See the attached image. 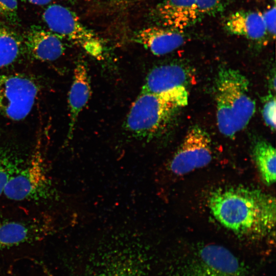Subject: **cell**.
I'll return each mask as SVG.
<instances>
[{"mask_svg":"<svg viewBox=\"0 0 276 276\" xmlns=\"http://www.w3.org/2000/svg\"><path fill=\"white\" fill-rule=\"evenodd\" d=\"M188 102L187 89L163 94L141 90L126 117L125 129L137 139L153 140L163 132Z\"/></svg>","mask_w":276,"mask_h":276,"instance_id":"obj_3","label":"cell"},{"mask_svg":"<svg viewBox=\"0 0 276 276\" xmlns=\"http://www.w3.org/2000/svg\"><path fill=\"white\" fill-rule=\"evenodd\" d=\"M39 137L27 164L9 179L3 194L15 201L46 200L54 195L53 185L44 163Z\"/></svg>","mask_w":276,"mask_h":276,"instance_id":"obj_4","label":"cell"},{"mask_svg":"<svg viewBox=\"0 0 276 276\" xmlns=\"http://www.w3.org/2000/svg\"><path fill=\"white\" fill-rule=\"evenodd\" d=\"M93 276H135L133 270L125 266H114Z\"/></svg>","mask_w":276,"mask_h":276,"instance_id":"obj_23","label":"cell"},{"mask_svg":"<svg viewBox=\"0 0 276 276\" xmlns=\"http://www.w3.org/2000/svg\"><path fill=\"white\" fill-rule=\"evenodd\" d=\"M53 229L48 219L0 222V250L40 241L51 235Z\"/></svg>","mask_w":276,"mask_h":276,"instance_id":"obj_9","label":"cell"},{"mask_svg":"<svg viewBox=\"0 0 276 276\" xmlns=\"http://www.w3.org/2000/svg\"><path fill=\"white\" fill-rule=\"evenodd\" d=\"M0 16L11 25H18L19 19L17 1L0 0Z\"/></svg>","mask_w":276,"mask_h":276,"instance_id":"obj_20","label":"cell"},{"mask_svg":"<svg viewBox=\"0 0 276 276\" xmlns=\"http://www.w3.org/2000/svg\"><path fill=\"white\" fill-rule=\"evenodd\" d=\"M154 25L185 30L199 21L196 0H163L151 11Z\"/></svg>","mask_w":276,"mask_h":276,"instance_id":"obj_10","label":"cell"},{"mask_svg":"<svg viewBox=\"0 0 276 276\" xmlns=\"http://www.w3.org/2000/svg\"><path fill=\"white\" fill-rule=\"evenodd\" d=\"M62 38L50 30L33 26L24 40V47L31 57L41 61L56 60L64 53Z\"/></svg>","mask_w":276,"mask_h":276,"instance_id":"obj_13","label":"cell"},{"mask_svg":"<svg viewBox=\"0 0 276 276\" xmlns=\"http://www.w3.org/2000/svg\"><path fill=\"white\" fill-rule=\"evenodd\" d=\"M231 0H196L199 21L205 17H215L223 12Z\"/></svg>","mask_w":276,"mask_h":276,"instance_id":"obj_19","label":"cell"},{"mask_svg":"<svg viewBox=\"0 0 276 276\" xmlns=\"http://www.w3.org/2000/svg\"><path fill=\"white\" fill-rule=\"evenodd\" d=\"M262 116L266 125L272 131L275 128V98L270 95L266 100L262 109Z\"/></svg>","mask_w":276,"mask_h":276,"instance_id":"obj_21","label":"cell"},{"mask_svg":"<svg viewBox=\"0 0 276 276\" xmlns=\"http://www.w3.org/2000/svg\"><path fill=\"white\" fill-rule=\"evenodd\" d=\"M24 48L23 39L18 34L0 21V68L15 62Z\"/></svg>","mask_w":276,"mask_h":276,"instance_id":"obj_16","label":"cell"},{"mask_svg":"<svg viewBox=\"0 0 276 276\" xmlns=\"http://www.w3.org/2000/svg\"><path fill=\"white\" fill-rule=\"evenodd\" d=\"M249 82L239 71L222 68L216 81V120L219 131L234 137L249 123L256 110Z\"/></svg>","mask_w":276,"mask_h":276,"instance_id":"obj_2","label":"cell"},{"mask_svg":"<svg viewBox=\"0 0 276 276\" xmlns=\"http://www.w3.org/2000/svg\"><path fill=\"white\" fill-rule=\"evenodd\" d=\"M252 154L264 183L270 185L275 181V150L268 142L257 141L252 148Z\"/></svg>","mask_w":276,"mask_h":276,"instance_id":"obj_17","label":"cell"},{"mask_svg":"<svg viewBox=\"0 0 276 276\" xmlns=\"http://www.w3.org/2000/svg\"><path fill=\"white\" fill-rule=\"evenodd\" d=\"M71 2H76L78 1V0H69Z\"/></svg>","mask_w":276,"mask_h":276,"instance_id":"obj_25","label":"cell"},{"mask_svg":"<svg viewBox=\"0 0 276 276\" xmlns=\"http://www.w3.org/2000/svg\"><path fill=\"white\" fill-rule=\"evenodd\" d=\"M32 4L37 5H44L50 3L52 0H22Z\"/></svg>","mask_w":276,"mask_h":276,"instance_id":"obj_24","label":"cell"},{"mask_svg":"<svg viewBox=\"0 0 276 276\" xmlns=\"http://www.w3.org/2000/svg\"><path fill=\"white\" fill-rule=\"evenodd\" d=\"M190 36L185 30L153 25L142 29L134 35L137 43L152 54L160 56L170 53L185 44Z\"/></svg>","mask_w":276,"mask_h":276,"instance_id":"obj_12","label":"cell"},{"mask_svg":"<svg viewBox=\"0 0 276 276\" xmlns=\"http://www.w3.org/2000/svg\"><path fill=\"white\" fill-rule=\"evenodd\" d=\"M224 29L228 33L243 36L258 43H264L268 36L260 12L239 10L229 14L223 20Z\"/></svg>","mask_w":276,"mask_h":276,"instance_id":"obj_15","label":"cell"},{"mask_svg":"<svg viewBox=\"0 0 276 276\" xmlns=\"http://www.w3.org/2000/svg\"><path fill=\"white\" fill-rule=\"evenodd\" d=\"M191 79L190 70L182 63L177 62L163 63L150 70L141 90L163 94L187 89Z\"/></svg>","mask_w":276,"mask_h":276,"instance_id":"obj_11","label":"cell"},{"mask_svg":"<svg viewBox=\"0 0 276 276\" xmlns=\"http://www.w3.org/2000/svg\"><path fill=\"white\" fill-rule=\"evenodd\" d=\"M50 30L83 49L95 57H100L104 49L101 38L83 24L77 14L58 4L49 6L42 14Z\"/></svg>","mask_w":276,"mask_h":276,"instance_id":"obj_5","label":"cell"},{"mask_svg":"<svg viewBox=\"0 0 276 276\" xmlns=\"http://www.w3.org/2000/svg\"><path fill=\"white\" fill-rule=\"evenodd\" d=\"M183 276H244L237 258L226 248L208 244L189 262Z\"/></svg>","mask_w":276,"mask_h":276,"instance_id":"obj_8","label":"cell"},{"mask_svg":"<svg viewBox=\"0 0 276 276\" xmlns=\"http://www.w3.org/2000/svg\"><path fill=\"white\" fill-rule=\"evenodd\" d=\"M90 95V79L85 61L79 59L74 70L73 82L68 93L69 124L67 137L73 136L78 116Z\"/></svg>","mask_w":276,"mask_h":276,"instance_id":"obj_14","label":"cell"},{"mask_svg":"<svg viewBox=\"0 0 276 276\" xmlns=\"http://www.w3.org/2000/svg\"><path fill=\"white\" fill-rule=\"evenodd\" d=\"M208 204L222 225L242 236L261 238L272 233L275 224V200L260 190L230 187L213 192Z\"/></svg>","mask_w":276,"mask_h":276,"instance_id":"obj_1","label":"cell"},{"mask_svg":"<svg viewBox=\"0 0 276 276\" xmlns=\"http://www.w3.org/2000/svg\"><path fill=\"white\" fill-rule=\"evenodd\" d=\"M212 142L209 134L198 126L191 127L170 161L168 169L182 175L208 165L212 159Z\"/></svg>","mask_w":276,"mask_h":276,"instance_id":"obj_7","label":"cell"},{"mask_svg":"<svg viewBox=\"0 0 276 276\" xmlns=\"http://www.w3.org/2000/svg\"><path fill=\"white\" fill-rule=\"evenodd\" d=\"M275 9L274 5L262 13L267 36L273 39L275 36Z\"/></svg>","mask_w":276,"mask_h":276,"instance_id":"obj_22","label":"cell"},{"mask_svg":"<svg viewBox=\"0 0 276 276\" xmlns=\"http://www.w3.org/2000/svg\"><path fill=\"white\" fill-rule=\"evenodd\" d=\"M273 1H274V2L275 3V0H273Z\"/></svg>","mask_w":276,"mask_h":276,"instance_id":"obj_26","label":"cell"},{"mask_svg":"<svg viewBox=\"0 0 276 276\" xmlns=\"http://www.w3.org/2000/svg\"><path fill=\"white\" fill-rule=\"evenodd\" d=\"M39 91L37 83L26 75L0 74V116L13 121L24 119Z\"/></svg>","mask_w":276,"mask_h":276,"instance_id":"obj_6","label":"cell"},{"mask_svg":"<svg viewBox=\"0 0 276 276\" xmlns=\"http://www.w3.org/2000/svg\"><path fill=\"white\" fill-rule=\"evenodd\" d=\"M22 161L12 152L0 148V197L9 179L22 166Z\"/></svg>","mask_w":276,"mask_h":276,"instance_id":"obj_18","label":"cell"}]
</instances>
